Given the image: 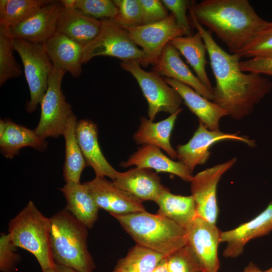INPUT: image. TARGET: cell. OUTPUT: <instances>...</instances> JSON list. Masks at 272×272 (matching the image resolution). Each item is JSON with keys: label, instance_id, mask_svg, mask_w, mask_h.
<instances>
[{"label": "cell", "instance_id": "obj_1", "mask_svg": "<svg viewBox=\"0 0 272 272\" xmlns=\"http://www.w3.org/2000/svg\"><path fill=\"white\" fill-rule=\"evenodd\" d=\"M189 10L191 25L202 37L215 78L213 101L233 119L241 120L251 114L255 105L271 91L272 84L260 74L244 73L238 54L229 53L221 48L212 32L199 23L191 8Z\"/></svg>", "mask_w": 272, "mask_h": 272}, {"label": "cell", "instance_id": "obj_2", "mask_svg": "<svg viewBox=\"0 0 272 272\" xmlns=\"http://www.w3.org/2000/svg\"><path fill=\"white\" fill-rule=\"evenodd\" d=\"M190 7L199 23L214 33L233 54L271 23L259 17L247 0L193 1Z\"/></svg>", "mask_w": 272, "mask_h": 272}, {"label": "cell", "instance_id": "obj_3", "mask_svg": "<svg viewBox=\"0 0 272 272\" xmlns=\"http://www.w3.org/2000/svg\"><path fill=\"white\" fill-rule=\"evenodd\" d=\"M135 241L166 257L186 245V232L172 220L145 211L110 214Z\"/></svg>", "mask_w": 272, "mask_h": 272}, {"label": "cell", "instance_id": "obj_4", "mask_svg": "<svg viewBox=\"0 0 272 272\" xmlns=\"http://www.w3.org/2000/svg\"><path fill=\"white\" fill-rule=\"evenodd\" d=\"M50 219V244L55 263L79 272H93L95 264L87 245L88 228L65 208Z\"/></svg>", "mask_w": 272, "mask_h": 272}, {"label": "cell", "instance_id": "obj_5", "mask_svg": "<svg viewBox=\"0 0 272 272\" xmlns=\"http://www.w3.org/2000/svg\"><path fill=\"white\" fill-rule=\"evenodd\" d=\"M50 230V219L44 216L31 200L9 223V234L13 245L32 254L42 270L54 268Z\"/></svg>", "mask_w": 272, "mask_h": 272}, {"label": "cell", "instance_id": "obj_6", "mask_svg": "<svg viewBox=\"0 0 272 272\" xmlns=\"http://www.w3.org/2000/svg\"><path fill=\"white\" fill-rule=\"evenodd\" d=\"M99 34L83 48L82 62L98 56H109L122 61H136L144 67L149 65L145 53L130 38L127 30L113 19H104Z\"/></svg>", "mask_w": 272, "mask_h": 272}, {"label": "cell", "instance_id": "obj_7", "mask_svg": "<svg viewBox=\"0 0 272 272\" xmlns=\"http://www.w3.org/2000/svg\"><path fill=\"white\" fill-rule=\"evenodd\" d=\"M14 48L23 62L30 99L26 103L29 113L35 111L45 95L48 85L49 75L54 66L43 45L14 38Z\"/></svg>", "mask_w": 272, "mask_h": 272}, {"label": "cell", "instance_id": "obj_8", "mask_svg": "<svg viewBox=\"0 0 272 272\" xmlns=\"http://www.w3.org/2000/svg\"><path fill=\"white\" fill-rule=\"evenodd\" d=\"M120 65L137 80L148 102V115L151 120L160 112L172 114L182 109L180 95L160 75L145 71L136 61H122Z\"/></svg>", "mask_w": 272, "mask_h": 272}, {"label": "cell", "instance_id": "obj_9", "mask_svg": "<svg viewBox=\"0 0 272 272\" xmlns=\"http://www.w3.org/2000/svg\"><path fill=\"white\" fill-rule=\"evenodd\" d=\"M65 73L54 66L49 77L47 91L40 103V117L34 130L44 139L62 135L67 118L73 113L61 89Z\"/></svg>", "mask_w": 272, "mask_h": 272}, {"label": "cell", "instance_id": "obj_10", "mask_svg": "<svg viewBox=\"0 0 272 272\" xmlns=\"http://www.w3.org/2000/svg\"><path fill=\"white\" fill-rule=\"evenodd\" d=\"M236 161V158H233L193 176L190 181V190L195 201L197 216L216 224L219 213L217 200L218 184L223 175Z\"/></svg>", "mask_w": 272, "mask_h": 272}, {"label": "cell", "instance_id": "obj_11", "mask_svg": "<svg viewBox=\"0 0 272 272\" xmlns=\"http://www.w3.org/2000/svg\"><path fill=\"white\" fill-rule=\"evenodd\" d=\"M124 28L131 40L142 48L149 65L157 63L165 45L171 40L185 36L184 30L177 23L172 14L159 22Z\"/></svg>", "mask_w": 272, "mask_h": 272}, {"label": "cell", "instance_id": "obj_12", "mask_svg": "<svg viewBox=\"0 0 272 272\" xmlns=\"http://www.w3.org/2000/svg\"><path fill=\"white\" fill-rule=\"evenodd\" d=\"M238 133L212 131L199 121L198 126L189 141L184 145L177 146V158L192 174L196 166L206 163L210 156L211 147L218 142L232 140L243 142L250 147L255 146L254 140L239 136Z\"/></svg>", "mask_w": 272, "mask_h": 272}, {"label": "cell", "instance_id": "obj_13", "mask_svg": "<svg viewBox=\"0 0 272 272\" xmlns=\"http://www.w3.org/2000/svg\"><path fill=\"white\" fill-rule=\"evenodd\" d=\"M186 245L196 255L202 272H218V246L221 232L216 224L196 216L185 228Z\"/></svg>", "mask_w": 272, "mask_h": 272}, {"label": "cell", "instance_id": "obj_14", "mask_svg": "<svg viewBox=\"0 0 272 272\" xmlns=\"http://www.w3.org/2000/svg\"><path fill=\"white\" fill-rule=\"evenodd\" d=\"M99 209L110 214H128L145 211L143 202L116 186L105 177L95 176L84 183Z\"/></svg>", "mask_w": 272, "mask_h": 272}, {"label": "cell", "instance_id": "obj_15", "mask_svg": "<svg viewBox=\"0 0 272 272\" xmlns=\"http://www.w3.org/2000/svg\"><path fill=\"white\" fill-rule=\"evenodd\" d=\"M62 8L60 1H52L10 30L15 38L43 45L57 31Z\"/></svg>", "mask_w": 272, "mask_h": 272}, {"label": "cell", "instance_id": "obj_16", "mask_svg": "<svg viewBox=\"0 0 272 272\" xmlns=\"http://www.w3.org/2000/svg\"><path fill=\"white\" fill-rule=\"evenodd\" d=\"M272 231V201L259 215L249 221L230 230L222 232L221 242L226 243L223 255L235 258L241 254L250 240L265 235Z\"/></svg>", "mask_w": 272, "mask_h": 272}, {"label": "cell", "instance_id": "obj_17", "mask_svg": "<svg viewBox=\"0 0 272 272\" xmlns=\"http://www.w3.org/2000/svg\"><path fill=\"white\" fill-rule=\"evenodd\" d=\"M152 71L190 87L210 101L214 99L213 92L193 75L181 59L179 51L169 43L165 45Z\"/></svg>", "mask_w": 272, "mask_h": 272}, {"label": "cell", "instance_id": "obj_18", "mask_svg": "<svg viewBox=\"0 0 272 272\" xmlns=\"http://www.w3.org/2000/svg\"><path fill=\"white\" fill-rule=\"evenodd\" d=\"M112 181L118 188L142 202H156L165 188L157 173L145 168L136 167L118 172Z\"/></svg>", "mask_w": 272, "mask_h": 272}, {"label": "cell", "instance_id": "obj_19", "mask_svg": "<svg viewBox=\"0 0 272 272\" xmlns=\"http://www.w3.org/2000/svg\"><path fill=\"white\" fill-rule=\"evenodd\" d=\"M76 135L87 166L93 169L96 176H107L112 180L118 171L109 163L101 151L96 124L86 119L77 121Z\"/></svg>", "mask_w": 272, "mask_h": 272}, {"label": "cell", "instance_id": "obj_20", "mask_svg": "<svg viewBox=\"0 0 272 272\" xmlns=\"http://www.w3.org/2000/svg\"><path fill=\"white\" fill-rule=\"evenodd\" d=\"M43 46L54 66L70 73L74 78L81 75L84 48L82 45L56 31Z\"/></svg>", "mask_w": 272, "mask_h": 272}, {"label": "cell", "instance_id": "obj_21", "mask_svg": "<svg viewBox=\"0 0 272 272\" xmlns=\"http://www.w3.org/2000/svg\"><path fill=\"white\" fill-rule=\"evenodd\" d=\"M120 165L123 168L135 166L136 167L154 169L158 172L169 173L187 182H190L193 177L181 162L170 159L159 147L150 145H143Z\"/></svg>", "mask_w": 272, "mask_h": 272}, {"label": "cell", "instance_id": "obj_22", "mask_svg": "<svg viewBox=\"0 0 272 272\" xmlns=\"http://www.w3.org/2000/svg\"><path fill=\"white\" fill-rule=\"evenodd\" d=\"M26 147L43 151L47 148V143L34 130L17 124L10 119H1L0 149L3 155L12 159Z\"/></svg>", "mask_w": 272, "mask_h": 272}, {"label": "cell", "instance_id": "obj_23", "mask_svg": "<svg viewBox=\"0 0 272 272\" xmlns=\"http://www.w3.org/2000/svg\"><path fill=\"white\" fill-rule=\"evenodd\" d=\"M164 79L177 91L184 104L198 117L199 121L211 130H220V119L228 115L226 110L200 95L190 87L172 79L165 77Z\"/></svg>", "mask_w": 272, "mask_h": 272}, {"label": "cell", "instance_id": "obj_24", "mask_svg": "<svg viewBox=\"0 0 272 272\" xmlns=\"http://www.w3.org/2000/svg\"><path fill=\"white\" fill-rule=\"evenodd\" d=\"M102 25V20L88 16L77 9L62 6L57 31L84 47L99 34Z\"/></svg>", "mask_w": 272, "mask_h": 272}, {"label": "cell", "instance_id": "obj_25", "mask_svg": "<svg viewBox=\"0 0 272 272\" xmlns=\"http://www.w3.org/2000/svg\"><path fill=\"white\" fill-rule=\"evenodd\" d=\"M182 110L157 122L142 117L140 124L132 136L134 141L137 144L158 147L164 150L172 159H176V151L172 147L170 140L177 116Z\"/></svg>", "mask_w": 272, "mask_h": 272}, {"label": "cell", "instance_id": "obj_26", "mask_svg": "<svg viewBox=\"0 0 272 272\" xmlns=\"http://www.w3.org/2000/svg\"><path fill=\"white\" fill-rule=\"evenodd\" d=\"M59 189L66 200L65 209L88 229H91L98 219L99 208L86 185L66 183Z\"/></svg>", "mask_w": 272, "mask_h": 272}, {"label": "cell", "instance_id": "obj_27", "mask_svg": "<svg viewBox=\"0 0 272 272\" xmlns=\"http://www.w3.org/2000/svg\"><path fill=\"white\" fill-rule=\"evenodd\" d=\"M169 43L186 58L196 77L213 92V87L206 70L208 62L206 58L207 49L200 33L197 31L190 36L177 37Z\"/></svg>", "mask_w": 272, "mask_h": 272}, {"label": "cell", "instance_id": "obj_28", "mask_svg": "<svg viewBox=\"0 0 272 272\" xmlns=\"http://www.w3.org/2000/svg\"><path fill=\"white\" fill-rule=\"evenodd\" d=\"M155 202L159 207L157 214L172 220L185 229L197 216L191 195L174 194L165 187Z\"/></svg>", "mask_w": 272, "mask_h": 272}, {"label": "cell", "instance_id": "obj_29", "mask_svg": "<svg viewBox=\"0 0 272 272\" xmlns=\"http://www.w3.org/2000/svg\"><path fill=\"white\" fill-rule=\"evenodd\" d=\"M77 117L73 112L66 121L62 133L65 140V161L63 176L66 183H79L87 166L76 135Z\"/></svg>", "mask_w": 272, "mask_h": 272}, {"label": "cell", "instance_id": "obj_30", "mask_svg": "<svg viewBox=\"0 0 272 272\" xmlns=\"http://www.w3.org/2000/svg\"><path fill=\"white\" fill-rule=\"evenodd\" d=\"M164 257L158 252L135 244L117 261L112 272H152Z\"/></svg>", "mask_w": 272, "mask_h": 272}, {"label": "cell", "instance_id": "obj_31", "mask_svg": "<svg viewBox=\"0 0 272 272\" xmlns=\"http://www.w3.org/2000/svg\"><path fill=\"white\" fill-rule=\"evenodd\" d=\"M51 0H1L0 25L14 27L27 19Z\"/></svg>", "mask_w": 272, "mask_h": 272}, {"label": "cell", "instance_id": "obj_32", "mask_svg": "<svg viewBox=\"0 0 272 272\" xmlns=\"http://www.w3.org/2000/svg\"><path fill=\"white\" fill-rule=\"evenodd\" d=\"M10 28L0 25V85L22 74L14 55V39Z\"/></svg>", "mask_w": 272, "mask_h": 272}, {"label": "cell", "instance_id": "obj_33", "mask_svg": "<svg viewBox=\"0 0 272 272\" xmlns=\"http://www.w3.org/2000/svg\"><path fill=\"white\" fill-rule=\"evenodd\" d=\"M60 2L64 8L77 9L96 19H114L118 13L113 1L62 0Z\"/></svg>", "mask_w": 272, "mask_h": 272}, {"label": "cell", "instance_id": "obj_34", "mask_svg": "<svg viewBox=\"0 0 272 272\" xmlns=\"http://www.w3.org/2000/svg\"><path fill=\"white\" fill-rule=\"evenodd\" d=\"M169 272H202L196 255L187 245L165 257Z\"/></svg>", "mask_w": 272, "mask_h": 272}, {"label": "cell", "instance_id": "obj_35", "mask_svg": "<svg viewBox=\"0 0 272 272\" xmlns=\"http://www.w3.org/2000/svg\"><path fill=\"white\" fill-rule=\"evenodd\" d=\"M237 54L240 58L272 56V22L257 34Z\"/></svg>", "mask_w": 272, "mask_h": 272}, {"label": "cell", "instance_id": "obj_36", "mask_svg": "<svg viewBox=\"0 0 272 272\" xmlns=\"http://www.w3.org/2000/svg\"><path fill=\"white\" fill-rule=\"evenodd\" d=\"M118 13L113 19L121 27H135L142 24V9L139 0H114Z\"/></svg>", "mask_w": 272, "mask_h": 272}, {"label": "cell", "instance_id": "obj_37", "mask_svg": "<svg viewBox=\"0 0 272 272\" xmlns=\"http://www.w3.org/2000/svg\"><path fill=\"white\" fill-rule=\"evenodd\" d=\"M16 247L12 242L10 235L3 232L0 237V270L2 272H13L20 261L17 254Z\"/></svg>", "mask_w": 272, "mask_h": 272}, {"label": "cell", "instance_id": "obj_38", "mask_svg": "<svg viewBox=\"0 0 272 272\" xmlns=\"http://www.w3.org/2000/svg\"><path fill=\"white\" fill-rule=\"evenodd\" d=\"M142 9V24L147 25L161 21L169 14L162 1L139 0Z\"/></svg>", "mask_w": 272, "mask_h": 272}, {"label": "cell", "instance_id": "obj_39", "mask_svg": "<svg viewBox=\"0 0 272 272\" xmlns=\"http://www.w3.org/2000/svg\"><path fill=\"white\" fill-rule=\"evenodd\" d=\"M193 1L186 0H163L162 2L172 12L177 23L184 30L185 36L193 35L186 10Z\"/></svg>", "mask_w": 272, "mask_h": 272}, {"label": "cell", "instance_id": "obj_40", "mask_svg": "<svg viewBox=\"0 0 272 272\" xmlns=\"http://www.w3.org/2000/svg\"><path fill=\"white\" fill-rule=\"evenodd\" d=\"M242 72L256 73L272 76V56L254 57L240 61Z\"/></svg>", "mask_w": 272, "mask_h": 272}, {"label": "cell", "instance_id": "obj_41", "mask_svg": "<svg viewBox=\"0 0 272 272\" xmlns=\"http://www.w3.org/2000/svg\"><path fill=\"white\" fill-rule=\"evenodd\" d=\"M54 269L57 272H79L72 268L56 263H55Z\"/></svg>", "mask_w": 272, "mask_h": 272}, {"label": "cell", "instance_id": "obj_42", "mask_svg": "<svg viewBox=\"0 0 272 272\" xmlns=\"http://www.w3.org/2000/svg\"><path fill=\"white\" fill-rule=\"evenodd\" d=\"M152 272H169L166 266L165 257L161 261Z\"/></svg>", "mask_w": 272, "mask_h": 272}, {"label": "cell", "instance_id": "obj_43", "mask_svg": "<svg viewBox=\"0 0 272 272\" xmlns=\"http://www.w3.org/2000/svg\"><path fill=\"white\" fill-rule=\"evenodd\" d=\"M243 272H264L252 262H250Z\"/></svg>", "mask_w": 272, "mask_h": 272}, {"label": "cell", "instance_id": "obj_44", "mask_svg": "<svg viewBox=\"0 0 272 272\" xmlns=\"http://www.w3.org/2000/svg\"><path fill=\"white\" fill-rule=\"evenodd\" d=\"M42 272H57L54 268H48L44 270H42Z\"/></svg>", "mask_w": 272, "mask_h": 272}, {"label": "cell", "instance_id": "obj_45", "mask_svg": "<svg viewBox=\"0 0 272 272\" xmlns=\"http://www.w3.org/2000/svg\"><path fill=\"white\" fill-rule=\"evenodd\" d=\"M264 272H272V267L266 270H264Z\"/></svg>", "mask_w": 272, "mask_h": 272}]
</instances>
